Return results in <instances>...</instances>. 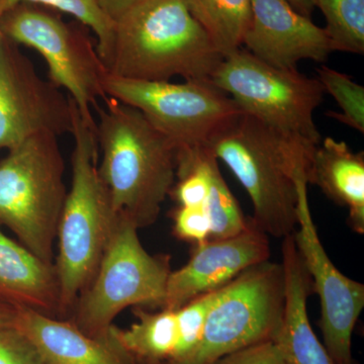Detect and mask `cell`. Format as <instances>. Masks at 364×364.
<instances>
[{
    "mask_svg": "<svg viewBox=\"0 0 364 364\" xmlns=\"http://www.w3.org/2000/svg\"><path fill=\"white\" fill-rule=\"evenodd\" d=\"M317 146L287 138L240 112L215 134L208 148L247 191L254 226L284 238L298 228L299 184L306 181Z\"/></svg>",
    "mask_w": 364,
    "mask_h": 364,
    "instance_id": "6da1fadb",
    "label": "cell"
},
{
    "mask_svg": "<svg viewBox=\"0 0 364 364\" xmlns=\"http://www.w3.org/2000/svg\"><path fill=\"white\" fill-rule=\"evenodd\" d=\"M102 100L95 109L100 178L117 213L149 227L176 183V148L135 107Z\"/></svg>",
    "mask_w": 364,
    "mask_h": 364,
    "instance_id": "7a4b0ae2",
    "label": "cell"
},
{
    "mask_svg": "<svg viewBox=\"0 0 364 364\" xmlns=\"http://www.w3.org/2000/svg\"><path fill=\"white\" fill-rule=\"evenodd\" d=\"M223 58L183 0H144L114 21L107 68L134 80H210Z\"/></svg>",
    "mask_w": 364,
    "mask_h": 364,
    "instance_id": "3957f363",
    "label": "cell"
},
{
    "mask_svg": "<svg viewBox=\"0 0 364 364\" xmlns=\"http://www.w3.org/2000/svg\"><path fill=\"white\" fill-rule=\"evenodd\" d=\"M71 135V186L60 215L54 261L64 318L70 317L97 272L119 214L98 172L95 129L85 123L74 102Z\"/></svg>",
    "mask_w": 364,
    "mask_h": 364,
    "instance_id": "277c9868",
    "label": "cell"
},
{
    "mask_svg": "<svg viewBox=\"0 0 364 364\" xmlns=\"http://www.w3.org/2000/svg\"><path fill=\"white\" fill-rule=\"evenodd\" d=\"M59 136L42 133L0 160V226L28 250L54 263L60 215L67 196Z\"/></svg>",
    "mask_w": 364,
    "mask_h": 364,
    "instance_id": "5b68a950",
    "label": "cell"
},
{
    "mask_svg": "<svg viewBox=\"0 0 364 364\" xmlns=\"http://www.w3.org/2000/svg\"><path fill=\"white\" fill-rule=\"evenodd\" d=\"M138 231L128 215L117 214L97 272L67 318L90 336H107L127 308L164 305L169 257L148 253Z\"/></svg>",
    "mask_w": 364,
    "mask_h": 364,
    "instance_id": "8992f818",
    "label": "cell"
},
{
    "mask_svg": "<svg viewBox=\"0 0 364 364\" xmlns=\"http://www.w3.org/2000/svg\"><path fill=\"white\" fill-rule=\"evenodd\" d=\"M210 81L225 91L243 114L287 138L317 146L321 134L314 112L324 100L320 81L298 69L277 68L240 48L227 55Z\"/></svg>",
    "mask_w": 364,
    "mask_h": 364,
    "instance_id": "52a82bcc",
    "label": "cell"
},
{
    "mask_svg": "<svg viewBox=\"0 0 364 364\" xmlns=\"http://www.w3.org/2000/svg\"><path fill=\"white\" fill-rule=\"evenodd\" d=\"M6 39L36 50L48 66L49 80L65 90L86 124L95 129L93 109L104 91L107 66L83 28L70 25L47 7L21 4L0 16Z\"/></svg>",
    "mask_w": 364,
    "mask_h": 364,
    "instance_id": "ba28073f",
    "label": "cell"
},
{
    "mask_svg": "<svg viewBox=\"0 0 364 364\" xmlns=\"http://www.w3.org/2000/svg\"><path fill=\"white\" fill-rule=\"evenodd\" d=\"M104 91L142 112L177 151L208 147L215 134L242 112L210 80L141 81L107 73Z\"/></svg>",
    "mask_w": 364,
    "mask_h": 364,
    "instance_id": "9c48e42d",
    "label": "cell"
},
{
    "mask_svg": "<svg viewBox=\"0 0 364 364\" xmlns=\"http://www.w3.org/2000/svg\"><path fill=\"white\" fill-rule=\"evenodd\" d=\"M284 309L282 263L248 268L215 291L202 343L188 364H212L251 345L274 340Z\"/></svg>",
    "mask_w": 364,
    "mask_h": 364,
    "instance_id": "30bf717a",
    "label": "cell"
},
{
    "mask_svg": "<svg viewBox=\"0 0 364 364\" xmlns=\"http://www.w3.org/2000/svg\"><path fill=\"white\" fill-rule=\"evenodd\" d=\"M18 45L0 40V149L42 133L71 134L73 102L41 77Z\"/></svg>",
    "mask_w": 364,
    "mask_h": 364,
    "instance_id": "8fae6325",
    "label": "cell"
},
{
    "mask_svg": "<svg viewBox=\"0 0 364 364\" xmlns=\"http://www.w3.org/2000/svg\"><path fill=\"white\" fill-rule=\"evenodd\" d=\"M306 186V181L299 184L294 244L320 298L323 344L335 364H352V334L364 308V286L340 272L326 252L309 207Z\"/></svg>",
    "mask_w": 364,
    "mask_h": 364,
    "instance_id": "7c38bea8",
    "label": "cell"
},
{
    "mask_svg": "<svg viewBox=\"0 0 364 364\" xmlns=\"http://www.w3.org/2000/svg\"><path fill=\"white\" fill-rule=\"evenodd\" d=\"M269 257L268 236L251 220L238 235L195 245L188 262L170 272L162 309L176 310L202 294L218 291Z\"/></svg>",
    "mask_w": 364,
    "mask_h": 364,
    "instance_id": "4fadbf2b",
    "label": "cell"
},
{
    "mask_svg": "<svg viewBox=\"0 0 364 364\" xmlns=\"http://www.w3.org/2000/svg\"><path fill=\"white\" fill-rule=\"evenodd\" d=\"M243 46L268 65L293 70L299 62H324L333 52L324 28L299 14L286 0H251Z\"/></svg>",
    "mask_w": 364,
    "mask_h": 364,
    "instance_id": "5bb4252c",
    "label": "cell"
},
{
    "mask_svg": "<svg viewBox=\"0 0 364 364\" xmlns=\"http://www.w3.org/2000/svg\"><path fill=\"white\" fill-rule=\"evenodd\" d=\"M16 326L46 364H139L112 338L92 337L67 318L18 308Z\"/></svg>",
    "mask_w": 364,
    "mask_h": 364,
    "instance_id": "9a60e30c",
    "label": "cell"
},
{
    "mask_svg": "<svg viewBox=\"0 0 364 364\" xmlns=\"http://www.w3.org/2000/svg\"><path fill=\"white\" fill-rule=\"evenodd\" d=\"M284 273V309L275 336L286 364H335L320 342L309 320L306 301L312 280L294 244L293 234L282 242Z\"/></svg>",
    "mask_w": 364,
    "mask_h": 364,
    "instance_id": "2e32d148",
    "label": "cell"
},
{
    "mask_svg": "<svg viewBox=\"0 0 364 364\" xmlns=\"http://www.w3.org/2000/svg\"><path fill=\"white\" fill-rule=\"evenodd\" d=\"M1 227V226H0ZM0 299L64 318L54 263L41 259L0 228Z\"/></svg>",
    "mask_w": 364,
    "mask_h": 364,
    "instance_id": "e0dca14e",
    "label": "cell"
},
{
    "mask_svg": "<svg viewBox=\"0 0 364 364\" xmlns=\"http://www.w3.org/2000/svg\"><path fill=\"white\" fill-rule=\"evenodd\" d=\"M306 181L332 202L348 208L351 229L364 234L363 152H353L343 141L327 136L314 150Z\"/></svg>",
    "mask_w": 364,
    "mask_h": 364,
    "instance_id": "ac0fdd59",
    "label": "cell"
},
{
    "mask_svg": "<svg viewBox=\"0 0 364 364\" xmlns=\"http://www.w3.org/2000/svg\"><path fill=\"white\" fill-rule=\"evenodd\" d=\"M134 313L136 322L128 329L112 326V338L139 364H171L179 342L176 310L149 312L136 306Z\"/></svg>",
    "mask_w": 364,
    "mask_h": 364,
    "instance_id": "d6986e66",
    "label": "cell"
},
{
    "mask_svg": "<svg viewBox=\"0 0 364 364\" xmlns=\"http://www.w3.org/2000/svg\"><path fill=\"white\" fill-rule=\"evenodd\" d=\"M223 57L243 47L251 20V0H183Z\"/></svg>",
    "mask_w": 364,
    "mask_h": 364,
    "instance_id": "ffe728a7",
    "label": "cell"
},
{
    "mask_svg": "<svg viewBox=\"0 0 364 364\" xmlns=\"http://www.w3.org/2000/svg\"><path fill=\"white\" fill-rule=\"evenodd\" d=\"M333 52L364 54V0H316Z\"/></svg>",
    "mask_w": 364,
    "mask_h": 364,
    "instance_id": "44dd1931",
    "label": "cell"
},
{
    "mask_svg": "<svg viewBox=\"0 0 364 364\" xmlns=\"http://www.w3.org/2000/svg\"><path fill=\"white\" fill-rule=\"evenodd\" d=\"M21 4H35L69 14L97 37V49L107 66L114 41V21L102 11L98 0H0V16Z\"/></svg>",
    "mask_w": 364,
    "mask_h": 364,
    "instance_id": "7402d4cb",
    "label": "cell"
},
{
    "mask_svg": "<svg viewBox=\"0 0 364 364\" xmlns=\"http://www.w3.org/2000/svg\"><path fill=\"white\" fill-rule=\"evenodd\" d=\"M218 161L219 160L213 155L208 162L210 191L207 208L212 223L210 240L233 237L243 232L249 224V220L244 217L240 205L220 171Z\"/></svg>",
    "mask_w": 364,
    "mask_h": 364,
    "instance_id": "603a6c76",
    "label": "cell"
},
{
    "mask_svg": "<svg viewBox=\"0 0 364 364\" xmlns=\"http://www.w3.org/2000/svg\"><path fill=\"white\" fill-rule=\"evenodd\" d=\"M318 80L325 92L338 104L341 112H328L327 116L337 119L351 129L364 133V87L350 76L322 66L318 69Z\"/></svg>",
    "mask_w": 364,
    "mask_h": 364,
    "instance_id": "cb8c5ba5",
    "label": "cell"
},
{
    "mask_svg": "<svg viewBox=\"0 0 364 364\" xmlns=\"http://www.w3.org/2000/svg\"><path fill=\"white\" fill-rule=\"evenodd\" d=\"M215 291L202 294L176 309L179 325V342L171 364H188L202 343L205 321Z\"/></svg>",
    "mask_w": 364,
    "mask_h": 364,
    "instance_id": "d4e9b609",
    "label": "cell"
},
{
    "mask_svg": "<svg viewBox=\"0 0 364 364\" xmlns=\"http://www.w3.org/2000/svg\"><path fill=\"white\" fill-rule=\"evenodd\" d=\"M174 234L184 241L198 245L210 240L212 223L207 205L198 207H181L173 215Z\"/></svg>",
    "mask_w": 364,
    "mask_h": 364,
    "instance_id": "484cf974",
    "label": "cell"
},
{
    "mask_svg": "<svg viewBox=\"0 0 364 364\" xmlns=\"http://www.w3.org/2000/svg\"><path fill=\"white\" fill-rule=\"evenodd\" d=\"M0 364H46L39 351L16 326L0 329Z\"/></svg>",
    "mask_w": 364,
    "mask_h": 364,
    "instance_id": "4316f807",
    "label": "cell"
},
{
    "mask_svg": "<svg viewBox=\"0 0 364 364\" xmlns=\"http://www.w3.org/2000/svg\"><path fill=\"white\" fill-rule=\"evenodd\" d=\"M212 364H286L274 340L260 342L232 352Z\"/></svg>",
    "mask_w": 364,
    "mask_h": 364,
    "instance_id": "83f0119b",
    "label": "cell"
},
{
    "mask_svg": "<svg viewBox=\"0 0 364 364\" xmlns=\"http://www.w3.org/2000/svg\"><path fill=\"white\" fill-rule=\"evenodd\" d=\"M142 1L144 0H98V4L105 14L114 21L131 7Z\"/></svg>",
    "mask_w": 364,
    "mask_h": 364,
    "instance_id": "f1b7e54d",
    "label": "cell"
},
{
    "mask_svg": "<svg viewBox=\"0 0 364 364\" xmlns=\"http://www.w3.org/2000/svg\"><path fill=\"white\" fill-rule=\"evenodd\" d=\"M18 308L0 299V329L16 325Z\"/></svg>",
    "mask_w": 364,
    "mask_h": 364,
    "instance_id": "f546056e",
    "label": "cell"
},
{
    "mask_svg": "<svg viewBox=\"0 0 364 364\" xmlns=\"http://www.w3.org/2000/svg\"><path fill=\"white\" fill-rule=\"evenodd\" d=\"M286 1L299 14H303L306 18H311L316 9V0H286Z\"/></svg>",
    "mask_w": 364,
    "mask_h": 364,
    "instance_id": "4dcf8cb0",
    "label": "cell"
},
{
    "mask_svg": "<svg viewBox=\"0 0 364 364\" xmlns=\"http://www.w3.org/2000/svg\"><path fill=\"white\" fill-rule=\"evenodd\" d=\"M2 37H4V36H2L1 31H0V40L2 39Z\"/></svg>",
    "mask_w": 364,
    "mask_h": 364,
    "instance_id": "1f68e13d",
    "label": "cell"
}]
</instances>
